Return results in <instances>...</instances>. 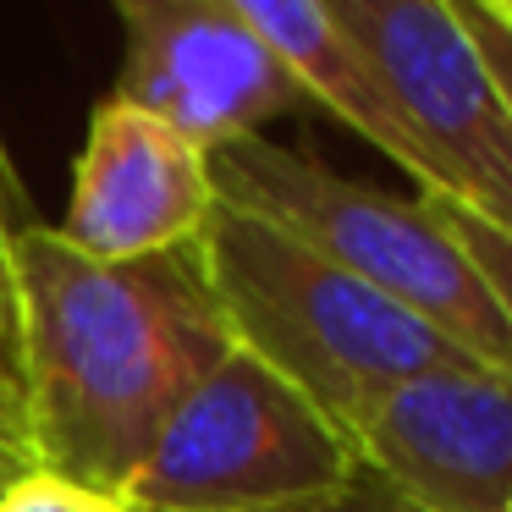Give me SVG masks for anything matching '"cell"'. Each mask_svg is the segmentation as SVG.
Masks as SVG:
<instances>
[{
	"label": "cell",
	"instance_id": "6da1fadb",
	"mask_svg": "<svg viewBox=\"0 0 512 512\" xmlns=\"http://www.w3.org/2000/svg\"><path fill=\"white\" fill-rule=\"evenodd\" d=\"M17 331V419L39 474L111 501L160 424L232 353L199 243L155 259H89L50 221L0 248Z\"/></svg>",
	"mask_w": 512,
	"mask_h": 512
},
{
	"label": "cell",
	"instance_id": "7a4b0ae2",
	"mask_svg": "<svg viewBox=\"0 0 512 512\" xmlns=\"http://www.w3.org/2000/svg\"><path fill=\"white\" fill-rule=\"evenodd\" d=\"M199 259L232 347L287 380L342 435L402 380L468 358L309 243L221 199L199 237Z\"/></svg>",
	"mask_w": 512,
	"mask_h": 512
},
{
	"label": "cell",
	"instance_id": "3957f363",
	"mask_svg": "<svg viewBox=\"0 0 512 512\" xmlns=\"http://www.w3.org/2000/svg\"><path fill=\"white\" fill-rule=\"evenodd\" d=\"M210 182L221 204L309 243L369 292L446 336L457 353L512 380L507 314L424 199L342 177L298 149L270 144L265 133L210 155Z\"/></svg>",
	"mask_w": 512,
	"mask_h": 512
},
{
	"label": "cell",
	"instance_id": "277c9868",
	"mask_svg": "<svg viewBox=\"0 0 512 512\" xmlns=\"http://www.w3.org/2000/svg\"><path fill=\"white\" fill-rule=\"evenodd\" d=\"M353 468V441L232 347L171 408L116 512H298Z\"/></svg>",
	"mask_w": 512,
	"mask_h": 512
},
{
	"label": "cell",
	"instance_id": "5b68a950",
	"mask_svg": "<svg viewBox=\"0 0 512 512\" xmlns=\"http://www.w3.org/2000/svg\"><path fill=\"white\" fill-rule=\"evenodd\" d=\"M336 23L375 61L435 193L512 237V105L490 78L457 0H331Z\"/></svg>",
	"mask_w": 512,
	"mask_h": 512
},
{
	"label": "cell",
	"instance_id": "8992f818",
	"mask_svg": "<svg viewBox=\"0 0 512 512\" xmlns=\"http://www.w3.org/2000/svg\"><path fill=\"white\" fill-rule=\"evenodd\" d=\"M116 100L166 122L199 155L259 138L303 105L292 72L248 28L237 0H122Z\"/></svg>",
	"mask_w": 512,
	"mask_h": 512
},
{
	"label": "cell",
	"instance_id": "52a82bcc",
	"mask_svg": "<svg viewBox=\"0 0 512 512\" xmlns=\"http://www.w3.org/2000/svg\"><path fill=\"white\" fill-rule=\"evenodd\" d=\"M347 441L424 512L512 507V380L474 358L402 380Z\"/></svg>",
	"mask_w": 512,
	"mask_h": 512
},
{
	"label": "cell",
	"instance_id": "ba28073f",
	"mask_svg": "<svg viewBox=\"0 0 512 512\" xmlns=\"http://www.w3.org/2000/svg\"><path fill=\"white\" fill-rule=\"evenodd\" d=\"M215 215L210 155L177 138L166 122L111 94L94 105L72 166V199L56 221L61 243L89 259H155L204 237Z\"/></svg>",
	"mask_w": 512,
	"mask_h": 512
},
{
	"label": "cell",
	"instance_id": "9c48e42d",
	"mask_svg": "<svg viewBox=\"0 0 512 512\" xmlns=\"http://www.w3.org/2000/svg\"><path fill=\"white\" fill-rule=\"evenodd\" d=\"M237 12L248 17L259 39L276 50V61L292 72L303 105L331 111L347 133H358L369 149L402 166L419 193H435L430 160L413 144L408 122H402L397 100L386 94L375 61L358 50V39L336 23L331 0H237Z\"/></svg>",
	"mask_w": 512,
	"mask_h": 512
},
{
	"label": "cell",
	"instance_id": "30bf717a",
	"mask_svg": "<svg viewBox=\"0 0 512 512\" xmlns=\"http://www.w3.org/2000/svg\"><path fill=\"white\" fill-rule=\"evenodd\" d=\"M424 204H430L435 221L457 237V248L468 254V265L479 270V281L490 287V298L501 303V314H507V325H512V237L490 232L485 221H474L468 210H457V204H446V199H424Z\"/></svg>",
	"mask_w": 512,
	"mask_h": 512
},
{
	"label": "cell",
	"instance_id": "8fae6325",
	"mask_svg": "<svg viewBox=\"0 0 512 512\" xmlns=\"http://www.w3.org/2000/svg\"><path fill=\"white\" fill-rule=\"evenodd\" d=\"M457 17L468 23L490 78L501 83V94H507V105H512V17H507V6H501V0H457Z\"/></svg>",
	"mask_w": 512,
	"mask_h": 512
},
{
	"label": "cell",
	"instance_id": "7c38bea8",
	"mask_svg": "<svg viewBox=\"0 0 512 512\" xmlns=\"http://www.w3.org/2000/svg\"><path fill=\"white\" fill-rule=\"evenodd\" d=\"M298 512H424V507H413L397 485H386L380 474H369V468L358 463L325 501H309V507H298Z\"/></svg>",
	"mask_w": 512,
	"mask_h": 512
},
{
	"label": "cell",
	"instance_id": "4fadbf2b",
	"mask_svg": "<svg viewBox=\"0 0 512 512\" xmlns=\"http://www.w3.org/2000/svg\"><path fill=\"white\" fill-rule=\"evenodd\" d=\"M0 512H116V507L83 496V490L61 485V479H50V474H28L17 490L0 496Z\"/></svg>",
	"mask_w": 512,
	"mask_h": 512
},
{
	"label": "cell",
	"instance_id": "5bb4252c",
	"mask_svg": "<svg viewBox=\"0 0 512 512\" xmlns=\"http://www.w3.org/2000/svg\"><path fill=\"white\" fill-rule=\"evenodd\" d=\"M28 474H39L34 446H28V435H23V424H17V413L0 408V496H6V490H17Z\"/></svg>",
	"mask_w": 512,
	"mask_h": 512
},
{
	"label": "cell",
	"instance_id": "9a60e30c",
	"mask_svg": "<svg viewBox=\"0 0 512 512\" xmlns=\"http://www.w3.org/2000/svg\"><path fill=\"white\" fill-rule=\"evenodd\" d=\"M28 226H39V215H34V204H28L23 182L12 171V155L0 149V248L12 243L17 232H28Z\"/></svg>",
	"mask_w": 512,
	"mask_h": 512
},
{
	"label": "cell",
	"instance_id": "2e32d148",
	"mask_svg": "<svg viewBox=\"0 0 512 512\" xmlns=\"http://www.w3.org/2000/svg\"><path fill=\"white\" fill-rule=\"evenodd\" d=\"M0 408L17 413V331H12V281H6V265H0Z\"/></svg>",
	"mask_w": 512,
	"mask_h": 512
},
{
	"label": "cell",
	"instance_id": "e0dca14e",
	"mask_svg": "<svg viewBox=\"0 0 512 512\" xmlns=\"http://www.w3.org/2000/svg\"><path fill=\"white\" fill-rule=\"evenodd\" d=\"M501 6H507V0H501ZM507 17H512V6H507Z\"/></svg>",
	"mask_w": 512,
	"mask_h": 512
},
{
	"label": "cell",
	"instance_id": "ac0fdd59",
	"mask_svg": "<svg viewBox=\"0 0 512 512\" xmlns=\"http://www.w3.org/2000/svg\"><path fill=\"white\" fill-rule=\"evenodd\" d=\"M507 6H512V0H507Z\"/></svg>",
	"mask_w": 512,
	"mask_h": 512
},
{
	"label": "cell",
	"instance_id": "d6986e66",
	"mask_svg": "<svg viewBox=\"0 0 512 512\" xmlns=\"http://www.w3.org/2000/svg\"><path fill=\"white\" fill-rule=\"evenodd\" d=\"M507 512H512V507H507Z\"/></svg>",
	"mask_w": 512,
	"mask_h": 512
}]
</instances>
